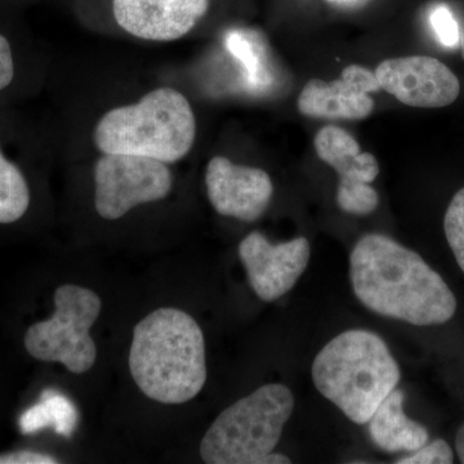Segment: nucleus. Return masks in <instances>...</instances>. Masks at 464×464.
I'll use <instances>...</instances> for the list:
<instances>
[{
  "label": "nucleus",
  "instance_id": "7",
  "mask_svg": "<svg viewBox=\"0 0 464 464\" xmlns=\"http://www.w3.org/2000/svg\"><path fill=\"white\" fill-rule=\"evenodd\" d=\"M94 207L102 218L114 221L134 207L164 199L173 177L163 161L137 155L103 154L94 168Z\"/></svg>",
  "mask_w": 464,
  "mask_h": 464
},
{
  "label": "nucleus",
  "instance_id": "19",
  "mask_svg": "<svg viewBox=\"0 0 464 464\" xmlns=\"http://www.w3.org/2000/svg\"><path fill=\"white\" fill-rule=\"evenodd\" d=\"M445 237L453 250L457 264L464 273V188L449 204L444 218Z\"/></svg>",
  "mask_w": 464,
  "mask_h": 464
},
{
  "label": "nucleus",
  "instance_id": "2",
  "mask_svg": "<svg viewBox=\"0 0 464 464\" xmlns=\"http://www.w3.org/2000/svg\"><path fill=\"white\" fill-rule=\"evenodd\" d=\"M130 371L139 389L161 404H185L197 398L207 382L199 324L179 308L152 311L134 328Z\"/></svg>",
  "mask_w": 464,
  "mask_h": 464
},
{
  "label": "nucleus",
  "instance_id": "11",
  "mask_svg": "<svg viewBox=\"0 0 464 464\" xmlns=\"http://www.w3.org/2000/svg\"><path fill=\"white\" fill-rule=\"evenodd\" d=\"M380 90L375 72L362 66L350 65L337 81L308 82L299 94L298 110L313 118L362 121L374 110V101L369 93Z\"/></svg>",
  "mask_w": 464,
  "mask_h": 464
},
{
  "label": "nucleus",
  "instance_id": "24",
  "mask_svg": "<svg viewBox=\"0 0 464 464\" xmlns=\"http://www.w3.org/2000/svg\"><path fill=\"white\" fill-rule=\"evenodd\" d=\"M292 463L289 457L283 456V454L270 453L264 458L262 464H288Z\"/></svg>",
  "mask_w": 464,
  "mask_h": 464
},
{
  "label": "nucleus",
  "instance_id": "1",
  "mask_svg": "<svg viewBox=\"0 0 464 464\" xmlns=\"http://www.w3.org/2000/svg\"><path fill=\"white\" fill-rule=\"evenodd\" d=\"M353 292L377 315L418 326L448 323L457 298L417 252L386 235L368 234L350 255Z\"/></svg>",
  "mask_w": 464,
  "mask_h": 464
},
{
  "label": "nucleus",
  "instance_id": "14",
  "mask_svg": "<svg viewBox=\"0 0 464 464\" xmlns=\"http://www.w3.org/2000/svg\"><path fill=\"white\" fill-rule=\"evenodd\" d=\"M317 157L340 174V182L372 183L380 174V164L347 130L334 125L324 127L315 137Z\"/></svg>",
  "mask_w": 464,
  "mask_h": 464
},
{
  "label": "nucleus",
  "instance_id": "6",
  "mask_svg": "<svg viewBox=\"0 0 464 464\" xmlns=\"http://www.w3.org/2000/svg\"><path fill=\"white\" fill-rule=\"evenodd\" d=\"M53 315L27 329L25 348L34 359L60 362L74 374L87 373L97 359L91 329L102 302L96 293L75 284H63L54 292Z\"/></svg>",
  "mask_w": 464,
  "mask_h": 464
},
{
  "label": "nucleus",
  "instance_id": "13",
  "mask_svg": "<svg viewBox=\"0 0 464 464\" xmlns=\"http://www.w3.org/2000/svg\"><path fill=\"white\" fill-rule=\"evenodd\" d=\"M404 401V392L393 390L369 420L372 441L386 453L415 451L429 442L426 427L406 417Z\"/></svg>",
  "mask_w": 464,
  "mask_h": 464
},
{
  "label": "nucleus",
  "instance_id": "18",
  "mask_svg": "<svg viewBox=\"0 0 464 464\" xmlns=\"http://www.w3.org/2000/svg\"><path fill=\"white\" fill-rule=\"evenodd\" d=\"M337 203L343 212L355 216H368L377 209L380 195L371 183L340 182Z\"/></svg>",
  "mask_w": 464,
  "mask_h": 464
},
{
  "label": "nucleus",
  "instance_id": "26",
  "mask_svg": "<svg viewBox=\"0 0 464 464\" xmlns=\"http://www.w3.org/2000/svg\"><path fill=\"white\" fill-rule=\"evenodd\" d=\"M326 2H329V3H342V5H343V3H351V2H353V0H326Z\"/></svg>",
  "mask_w": 464,
  "mask_h": 464
},
{
  "label": "nucleus",
  "instance_id": "3",
  "mask_svg": "<svg viewBox=\"0 0 464 464\" xmlns=\"http://www.w3.org/2000/svg\"><path fill=\"white\" fill-rule=\"evenodd\" d=\"M316 390L356 424H366L398 387L401 372L386 342L365 329L333 338L313 364Z\"/></svg>",
  "mask_w": 464,
  "mask_h": 464
},
{
  "label": "nucleus",
  "instance_id": "17",
  "mask_svg": "<svg viewBox=\"0 0 464 464\" xmlns=\"http://www.w3.org/2000/svg\"><path fill=\"white\" fill-rule=\"evenodd\" d=\"M29 206L25 177L0 151V224H14L23 218Z\"/></svg>",
  "mask_w": 464,
  "mask_h": 464
},
{
  "label": "nucleus",
  "instance_id": "12",
  "mask_svg": "<svg viewBox=\"0 0 464 464\" xmlns=\"http://www.w3.org/2000/svg\"><path fill=\"white\" fill-rule=\"evenodd\" d=\"M209 0H112L118 25L145 41L172 42L206 16Z\"/></svg>",
  "mask_w": 464,
  "mask_h": 464
},
{
  "label": "nucleus",
  "instance_id": "25",
  "mask_svg": "<svg viewBox=\"0 0 464 464\" xmlns=\"http://www.w3.org/2000/svg\"><path fill=\"white\" fill-rule=\"evenodd\" d=\"M456 449L458 458H459L460 462L464 464V424H462L460 429L458 430L456 438Z\"/></svg>",
  "mask_w": 464,
  "mask_h": 464
},
{
  "label": "nucleus",
  "instance_id": "27",
  "mask_svg": "<svg viewBox=\"0 0 464 464\" xmlns=\"http://www.w3.org/2000/svg\"><path fill=\"white\" fill-rule=\"evenodd\" d=\"M460 50H462V56L464 58V34L462 35V38H460Z\"/></svg>",
  "mask_w": 464,
  "mask_h": 464
},
{
  "label": "nucleus",
  "instance_id": "21",
  "mask_svg": "<svg viewBox=\"0 0 464 464\" xmlns=\"http://www.w3.org/2000/svg\"><path fill=\"white\" fill-rule=\"evenodd\" d=\"M454 462L453 449L445 440L438 439L427 442L424 447L414 451L413 456L396 460V464H451Z\"/></svg>",
  "mask_w": 464,
  "mask_h": 464
},
{
  "label": "nucleus",
  "instance_id": "10",
  "mask_svg": "<svg viewBox=\"0 0 464 464\" xmlns=\"http://www.w3.org/2000/svg\"><path fill=\"white\" fill-rule=\"evenodd\" d=\"M208 198L218 215L253 222L270 206L273 181L259 168L237 166L215 157L207 167Z\"/></svg>",
  "mask_w": 464,
  "mask_h": 464
},
{
  "label": "nucleus",
  "instance_id": "23",
  "mask_svg": "<svg viewBox=\"0 0 464 464\" xmlns=\"http://www.w3.org/2000/svg\"><path fill=\"white\" fill-rule=\"evenodd\" d=\"M14 78V63L11 44L0 34V91L7 88Z\"/></svg>",
  "mask_w": 464,
  "mask_h": 464
},
{
  "label": "nucleus",
  "instance_id": "22",
  "mask_svg": "<svg viewBox=\"0 0 464 464\" xmlns=\"http://www.w3.org/2000/svg\"><path fill=\"white\" fill-rule=\"evenodd\" d=\"M56 458L32 450L0 454V464H56Z\"/></svg>",
  "mask_w": 464,
  "mask_h": 464
},
{
  "label": "nucleus",
  "instance_id": "8",
  "mask_svg": "<svg viewBox=\"0 0 464 464\" xmlns=\"http://www.w3.org/2000/svg\"><path fill=\"white\" fill-rule=\"evenodd\" d=\"M375 76L382 90L411 108H445L459 96L457 75L438 58H390L378 65Z\"/></svg>",
  "mask_w": 464,
  "mask_h": 464
},
{
  "label": "nucleus",
  "instance_id": "15",
  "mask_svg": "<svg viewBox=\"0 0 464 464\" xmlns=\"http://www.w3.org/2000/svg\"><path fill=\"white\" fill-rule=\"evenodd\" d=\"M79 423V411L67 396L54 389L42 391L41 400L30 406L18 420L23 435L52 429L58 436L72 439Z\"/></svg>",
  "mask_w": 464,
  "mask_h": 464
},
{
  "label": "nucleus",
  "instance_id": "4",
  "mask_svg": "<svg viewBox=\"0 0 464 464\" xmlns=\"http://www.w3.org/2000/svg\"><path fill=\"white\" fill-rule=\"evenodd\" d=\"M93 137L102 154L137 155L176 163L194 146L197 121L181 92L158 88L133 105L106 112Z\"/></svg>",
  "mask_w": 464,
  "mask_h": 464
},
{
  "label": "nucleus",
  "instance_id": "5",
  "mask_svg": "<svg viewBox=\"0 0 464 464\" xmlns=\"http://www.w3.org/2000/svg\"><path fill=\"white\" fill-rule=\"evenodd\" d=\"M295 405L289 387H259L216 418L201 440V459L208 464H262L279 444Z\"/></svg>",
  "mask_w": 464,
  "mask_h": 464
},
{
  "label": "nucleus",
  "instance_id": "20",
  "mask_svg": "<svg viewBox=\"0 0 464 464\" xmlns=\"http://www.w3.org/2000/svg\"><path fill=\"white\" fill-rule=\"evenodd\" d=\"M430 23H431L436 38L444 47L456 48L459 44V26H458L456 17L447 5H436L430 14Z\"/></svg>",
  "mask_w": 464,
  "mask_h": 464
},
{
  "label": "nucleus",
  "instance_id": "9",
  "mask_svg": "<svg viewBox=\"0 0 464 464\" xmlns=\"http://www.w3.org/2000/svg\"><path fill=\"white\" fill-rule=\"evenodd\" d=\"M239 257L258 298L274 302L286 295L306 270L311 246L302 237L274 246L255 231L241 241Z\"/></svg>",
  "mask_w": 464,
  "mask_h": 464
},
{
  "label": "nucleus",
  "instance_id": "16",
  "mask_svg": "<svg viewBox=\"0 0 464 464\" xmlns=\"http://www.w3.org/2000/svg\"><path fill=\"white\" fill-rule=\"evenodd\" d=\"M226 48L239 61L246 83L253 90H265L273 83L264 43L249 30H232L225 39Z\"/></svg>",
  "mask_w": 464,
  "mask_h": 464
}]
</instances>
